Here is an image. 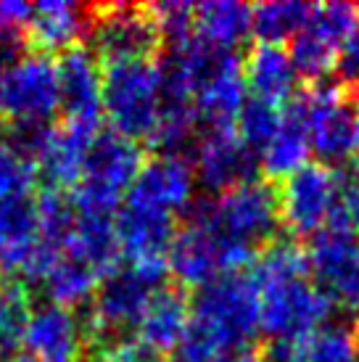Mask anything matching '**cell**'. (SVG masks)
Masks as SVG:
<instances>
[{"label":"cell","instance_id":"cell-1","mask_svg":"<svg viewBox=\"0 0 359 362\" xmlns=\"http://www.w3.org/2000/svg\"><path fill=\"white\" fill-rule=\"evenodd\" d=\"M177 362H228L259 333V286L251 272H228L199 288Z\"/></svg>","mask_w":359,"mask_h":362},{"label":"cell","instance_id":"cell-2","mask_svg":"<svg viewBox=\"0 0 359 362\" xmlns=\"http://www.w3.org/2000/svg\"><path fill=\"white\" fill-rule=\"evenodd\" d=\"M170 264L167 259L122 262L98 283L90 299L85 341L93 352H98L111 341L127 339V331L138 328L143 312L153 299V293L167 286Z\"/></svg>","mask_w":359,"mask_h":362},{"label":"cell","instance_id":"cell-3","mask_svg":"<svg viewBox=\"0 0 359 362\" xmlns=\"http://www.w3.org/2000/svg\"><path fill=\"white\" fill-rule=\"evenodd\" d=\"M185 211L188 220L206 222L222 238L257 254L269 241H275L280 225L278 191L267 180L243 182L220 193L217 199H193Z\"/></svg>","mask_w":359,"mask_h":362},{"label":"cell","instance_id":"cell-4","mask_svg":"<svg viewBox=\"0 0 359 362\" xmlns=\"http://www.w3.org/2000/svg\"><path fill=\"white\" fill-rule=\"evenodd\" d=\"M143 167L140 146L114 130H100L85 161L82 180L71 191L74 214L117 217V206Z\"/></svg>","mask_w":359,"mask_h":362},{"label":"cell","instance_id":"cell-5","mask_svg":"<svg viewBox=\"0 0 359 362\" xmlns=\"http://www.w3.org/2000/svg\"><path fill=\"white\" fill-rule=\"evenodd\" d=\"M100 111H106L114 132L135 143L148 141L161 111V82L156 64L151 59L103 64Z\"/></svg>","mask_w":359,"mask_h":362},{"label":"cell","instance_id":"cell-6","mask_svg":"<svg viewBox=\"0 0 359 362\" xmlns=\"http://www.w3.org/2000/svg\"><path fill=\"white\" fill-rule=\"evenodd\" d=\"M293 101L304 114L310 148L317 153L319 164L341 170V164L354 156L359 93L341 82H312L304 93L293 95Z\"/></svg>","mask_w":359,"mask_h":362},{"label":"cell","instance_id":"cell-7","mask_svg":"<svg viewBox=\"0 0 359 362\" xmlns=\"http://www.w3.org/2000/svg\"><path fill=\"white\" fill-rule=\"evenodd\" d=\"M254 259L257 252L222 238L206 222L193 220H185V225L175 233L167 252V264L180 281V288H204L228 272H240L254 264Z\"/></svg>","mask_w":359,"mask_h":362},{"label":"cell","instance_id":"cell-8","mask_svg":"<svg viewBox=\"0 0 359 362\" xmlns=\"http://www.w3.org/2000/svg\"><path fill=\"white\" fill-rule=\"evenodd\" d=\"M333 304L304 278L259 286V333L269 341H296L325 325Z\"/></svg>","mask_w":359,"mask_h":362},{"label":"cell","instance_id":"cell-9","mask_svg":"<svg viewBox=\"0 0 359 362\" xmlns=\"http://www.w3.org/2000/svg\"><path fill=\"white\" fill-rule=\"evenodd\" d=\"M359 8L351 3H322L312 6L304 30L290 40V64L299 77L322 82L336 69L339 53L349 35L357 30Z\"/></svg>","mask_w":359,"mask_h":362},{"label":"cell","instance_id":"cell-10","mask_svg":"<svg viewBox=\"0 0 359 362\" xmlns=\"http://www.w3.org/2000/svg\"><path fill=\"white\" fill-rule=\"evenodd\" d=\"M341 191V170L328 164H304L288 175L278 191L280 222L293 235H314L330 225Z\"/></svg>","mask_w":359,"mask_h":362},{"label":"cell","instance_id":"cell-11","mask_svg":"<svg viewBox=\"0 0 359 362\" xmlns=\"http://www.w3.org/2000/svg\"><path fill=\"white\" fill-rule=\"evenodd\" d=\"M307 272L314 286L346 312H359V235L328 225L307 246Z\"/></svg>","mask_w":359,"mask_h":362},{"label":"cell","instance_id":"cell-12","mask_svg":"<svg viewBox=\"0 0 359 362\" xmlns=\"http://www.w3.org/2000/svg\"><path fill=\"white\" fill-rule=\"evenodd\" d=\"M90 48L100 64L151 59L161 37L146 6H93Z\"/></svg>","mask_w":359,"mask_h":362},{"label":"cell","instance_id":"cell-13","mask_svg":"<svg viewBox=\"0 0 359 362\" xmlns=\"http://www.w3.org/2000/svg\"><path fill=\"white\" fill-rule=\"evenodd\" d=\"M59 106V71L50 56L30 53L3 71V114L11 119L48 122Z\"/></svg>","mask_w":359,"mask_h":362},{"label":"cell","instance_id":"cell-14","mask_svg":"<svg viewBox=\"0 0 359 362\" xmlns=\"http://www.w3.org/2000/svg\"><path fill=\"white\" fill-rule=\"evenodd\" d=\"M193 172L196 180L209 193H225L243 182L259 180V153L249 148L235 127L206 130L193 146Z\"/></svg>","mask_w":359,"mask_h":362},{"label":"cell","instance_id":"cell-15","mask_svg":"<svg viewBox=\"0 0 359 362\" xmlns=\"http://www.w3.org/2000/svg\"><path fill=\"white\" fill-rule=\"evenodd\" d=\"M196 172L188 156H153L140 167L124 196V206L177 217L196 199Z\"/></svg>","mask_w":359,"mask_h":362},{"label":"cell","instance_id":"cell-16","mask_svg":"<svg viewBox=\"0 0 359 362\" xmlns=\"http://www.w3.org/2000/svg\"><path fill=\"white\" fill-rule=\"evenodd\" d=\"M98 132V119H64L61 124L50 127L48 143L35 164L37 175H42L50 182L48 188L66 191L82 180L85 161H88V153Z\"/></svg>","mask_w":359,"mask_h":362},{"label":"cell","instance_id":"cell-17","mask_svg":"<svg viewBox=\"0 0 359 362\" xmlns=\"http://www.w3.org/2000/svg\"><path fill=\"white\" fill-rule=\"evenodd\" d=\"M24 344L35 362H82L85 352V328L74 310L59 304H42L32 310Z\"/></svg>","mask_w":359,"mask_h":362},{"label":"cell","instance_id":"cell-18","mask_svg":"<svg viewBox=\"0 0 359 362\" xmlns=\"http://www.w3.org/2000/svg\"><path fill=\"white\" fill-rule=\"evenodd\" d=\"M59 95L66 119H98L100 95H103V64L90 45L80 42L61 53L59 64Z\"/></svg>","mask_w":359,"mask_h":362},{"label":"cell","instance_id":"cell-19","mask_svg":"<svg viewBox=\"0 0 359 362\" xmlns=\"http://www.w3.org/2000/svg\"><path fill=\"white\" fill-rule=\"evenodd\" d=\"M90 24H93V8L69 0H42L32 11L27 32L37 53L48 56L80 45V40L90 32Z\"/></svg>","mask_w":359,"mask_h":362},{"label":"cell","instance_id":"cell-20","mask_svg":"<svg viewBox=\"0 0 359 362\" xmlns=\"http://www.w3.org/2000/svg\"><path fill=\"white\" fill-rule=\"evenodd\" d=\"M193 302L180 286H164L153 293L143 317L138 322V341L156 354L175 352L188 331Z\"/></svg>","mask_w":359,"mask_h":362},{"label":"cell","instance_id":"cell-21","mask_svg":"<svg viewBox=\"0 0 359 362\" xmlns=\"http://www.w3.org/2000/svg\"><path fill=\"white\" fill-rule=\"evenodd\" d=\"M177 222L172 214L122 206L117 214V238H119L122 262L167 259Z\"/></svg>","mask_w":359,"mask_h":362},{"label":"cell","instance_id":"cell-22","mask_svg":"<svg viewBox=\"0 0 359 362\" xmlns=\"http://www.w3.org/2000/svg\"><path fill=\"white\" fill-rule=\"evenodd\" d=\"M246 98L249 95H246L240 61L238 56H233L225 66H220L214 74H209L201 82V88L196 90L193 106L199 114V124H206V130L235 127Z\"/></svg>","mask_w":359,"mask_h":362},{"label":"cell","instance_id":"cell-23","mask_svg":"<svg viewBox=\"0 0 359 362\" xmlns=\"http://www.w3.org/2000/svg\"><path fill=\"white\" fill-rule=\"evenodd\" d=\"M243 82L254 98L269 103L290 101L296 93L299 74L290 64V56L283 45H269V42H254L240 64Z\"/></svg>","mask_w":359,"mask_h":362},{"label":"cell","instance_id":"cell-24","mask_svg":"<svg viewBox=\"0 0 359 362\" xmlns=\"http://www.w3.org/2000/svg\"><path fill=\"white\" fill-rule=\"evenodd\" d=\"M37 211L35 199L0 204V272L6 278L24 275L37 249Z\"/></svg>","mask_w":359,"mask_h":362},{"label":"cell","instance_id":"cell-25","mask_svg":"<svg viewBox=\"0 0 359 362\" xmlns=\"http://www.w3.org/2000/svg\"><path fill=\"white\" fill-rule=\"evenodd\" d=\"M261 362H354V336L346 325H322L296 341H269Z\"/></svg>","mask_w":359,"mask_h":362},{"label":"cell","instance_id":"cell-26","mask_svg":"<svg viewBox=\"0 0 359 362\" xmlns=\"http://www.w3.org/2000/svg\"><path fill=\"white\" fill-rule=\"evenodd\" d=\"M310 132H307V122L304 114L299 111L296 101L290 98L288 106H283V122H280L275 138L264 146L259 153L261 172L267 177H288L296 170H301L307 159H310Z\"/></svg>","mask_w":359,"mask_h":362},{"label":"cell","instance_id":"cell-27","mask_svg":"<svg viewBox=\"0 0 359 362\" xmlns=\"http://www.w3.org/2000/svg\"><path fill=\"white\" fill-rule=\"evenodd\" d=\"M254 8L238 0H209L196 6V37L217 51L235 53L251 35Z\"/></svg>","mask_w":359,"mask_h":362},{"label":"cell","instance_id":"cell-28","mask_svg":"<svg viewBox=\"0 0 359 362\" xmlns=\"http://www.w3.org/2000/svg\"><path fill=\"white\" fill-rule=\"evenodd\" d=\"M103 281L98 270H93L88 262L69 252H61L59 262L50 267L42 281V288L48 293L50 304H59L66 310H77L93 299V293Z\"/></svg>","mask_w":359,"mask_h":362},{"label":"cell","instance_id":"cell-29","mask_svg":"<svg viewBox=\"0 0 359 362\" xmlns=\"http://www.w3.org/2000/svg\"><path fill=\"white\" fill-rule=\"evenodd\" d=\"M310 13V3H299V0L259 3V6H254V13H251V35L257 37V42L283 45V42L293 40L304 30Z\"/></svg>","mask_w":359,"mask_h":362},{"label":"cell","instance_id":"cell-30","mask_svg":"<svg viewBox=\"0 0 359 362\" xmlns=\"http://www.w3.org/2000/svg\"><path fill=\"white\" fill-rule=\"evenodd\" d=\"M32 317V296L19 278L0 281V362L16 354Z\"/></svg>","mask_w":359,"mask_h":362},{"label":"cell","instance_id":"cell-31","mask_svg":"<svg viewBox=\"0 0 359 362\" xmlns=\"http://www.w3.org/2000/svg\"><path fill=\"white\" fill-rule=\"evenodd\" d=\"M35 211H37V238L50 252H64L74 230V206L64 196V191L45 188L35 196Z\"/></svg>","mask_w":359,"mask_h":362},{"label":"cell","instance_id":"cell-32","mask_svg":"<svg viewBox=\"0 0 359 362\" xmlns=\"http://www.w3.org/2000/svg\"><path fill=\"white\" fill-rule=\"evenodd\" d=\"M251 275H254L257 286L290 281V278H304L307 275L304 249H299L288 238H275L264 249H259L257 259H254V272Z\"/></svg>","mask_w":359,"mask_h":362},{"label":"cell","instance_id":"cell-33","mask_svg":"<svg viewBox=\"0 0 359 362\" xmlns=\"http://www.w3.org/2000/svg\"><path fill=\"white\" fill-rule=\"evenodd\" d=\"M280 122H283V106L261 101V98H254V95H251V98H246L243 109H240L235 130H238V135L246 141L249 148L261 153L264 146L275 138Z\"/></svg>","mask_w":359,"mask_h":362},{"label":"cell","instance_id":"cell-34","mask_svg":"<svg viewBox=\"0 0 359 362\" xmlns=\"http://www.w3.org/2000/svg\"><path fill=\"white\" fill-rule=\"evenodd\" d=\"M35 185H37V167L0 141V204L32 199Z\"/></svg>","mask_w":359,"mask_h":362},{"label":"cell","instance_id":"cell-35","mask_svg":"<svg viewBox=\"0 0 359 362\" xmlns=\"http://www.w3.org/2000/svg\"><path fill=\"white\" fill-rule=\"evenodd\" d=\"M146 8L159 30L161 42L180 45L196 35V6L182 3V0H164V3L146 6Z\"/></svg>","mask_w":359,"mask_h":362},{"label":"cell","instance_id":"cell-36","mask_svg":"<svg viewBox=\"0 0 359 362\" xmlns=\"http://www.w3.org/2000/svg\"><path fill=\"white\" fill-rule=\"evenodd\" d=\"M50 124L48 122H16L11 119L8 127H3V138L0 141L8 146L11 151H16L19 156L30 159L32 164H37L42 148L48 143Z\"/></svg>","mask_w":359,"mask_h":362},{"label":"cell","instance_id":"cell-37","mask_svg":"<svg viewBox=\"0 0 359 362\" xmlns=\"http://www.w3.org/2000/svg\"><path fill=\"white\" fill-rule=\"evenodd\" d=\"M330 225L359 235V172L354 167L341 170V191L339 199H336Z\"/></svg>","mask_w":359,"mask_h":362},{"label":"cell","instance_id":"cell-38","mask_svg":"<svg viewBox=\"0 0 359 362\" xmlns=\"http://www.w3.org/2000/svg\"><path fill=\"white\" fill-rule=\"evenodd\" d=\"M93 362H161V354L148 349L138 339H119L95 352Z\"/></svg>","mask_w":359,"mask_h":362},{"label":"cell","instance_id":"cell-39","mask_svg":"<svg viewBox=\"0 0 359 362\" xmlns=\"http://www.w3.org/2000/svg\"><path fill=\"white\" fill-rule=\"evenodd\" d=\"M336 71H339V82L343 88L359 93V24L357 30L349 35V40L343 42V48H341Z\"/></svg>","mask_w":359,"mask_h":362},{"label":"cell","instance_id":"cell-40","mask_svg":"<svg viewBox=\"0 0 359 362\" xmlns=\"http://www.w3.org/2000/svg\"><path fill=\"white\" fill-rule=\"evenodd\" d=\"M24 35L19 27H11L6 21H0V66H11L24 56Z\"/></svg>","mask_w":359,"mask_h":362},{"label":"cell","instance_id":"cell-41","mask_svg":"<svg viewBox=\"0 0 359 362\" xmlns=\"http://www.w3.org/2000/svg\"><path fill=\"white\" fill-rule=\"evenodd\" d=\"M32 11H35V6L24 3V0H0V21H6L11 27H19V30L30 24Z\"/></svg>","mask_w":359,"mask_h":362},{"label":"cell","instance_id":"cell-42","mask_svg":"<svg viewBox=\"0 0 359 362\" xmlns=\"http://www.w3.org/2000/svg\"><path fill=\"white\" fill-rule=\"evenodd\" d=\"M228 362H261V360H259V352H254V349H243V352L233 354Z\"/></svg>","mask_w":359,"mask_h":362},{"label":"cell","instance_id":"cell-43","mask_svg":"<svg viewBox=\"0 0 359 362\" xmlns=\"http://www.w3.org/2000/svg\"><path fill=\"white\" fill-rule=\"evenodd\" d=\"M3 362H35V360H32L30 354H13V357H8V360Z\"/></svg>","mask_w":359,"mask_h":362},{"label":"cell","instance_id":"cell-44","mask_svg":"<svg viewBox=\"0 0 359 362\" xmlns=\"http://www.w3.org/2000/svg\"><path fill=\"white\" fill-rule=\"evenodd\" d=\"M354 360L359 362V325H357V331H354Z\"/></svg>","mask_w":359,"mask_h":362},{"label":"cell","instance_id":"cell-45","mask_svg":"<svg viewBox=\"0 0 359 362\" xmlns=\"http://www.w3.org/2000/svg\"><path fill=\"white\" fill-rule=\"evenodd\" d=\"M354 153L359 156V117H357V138H354Z\"/></svg>","mask_w":359,"mask_h":362},{"label":"cell","instance_id":"cell-46","mask_svg":"<svg viewBox=\"0 0 359 362\" xmlns=\"http://www.w3.org/2000/svg\"><path fill=\"white\" fill-rule=\"evenodd\" d=\"M0 114H3V71H0Z\"/></svg>","mask_w":359,"mask_h":362}]
</instances>
